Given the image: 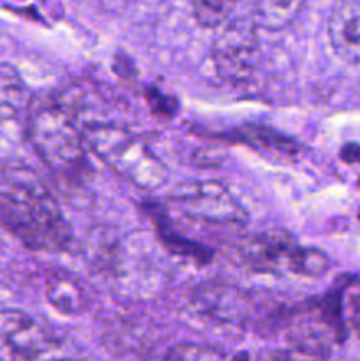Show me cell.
Returning <instances> with one entry per match:
<instances>
[{
    "label": "cell",
    "instance_id": "cell-1",
    "mask_svg": "<svg viewBox=\"0 0 360 361\" xmlns=\"http://www.w3.org/2000/svg\"><path fill=\"white\" fill-rule=\"evenodd\" d=\"M0 222L35 252H59L71 240L69 221L52 189L23 162L0 161Z\"/></svg>",
    "mask_w": 360,
    "mask_h": 361
},
{
    "label": "cell",
    "instance_id": "cell-2",
    "mask_svg": "<svg viewBox=\"0 0 360 361\" xmlns=\"http://www.w3.org/2000/svg\"><path fill=\"white\" fill-rule=\"evenodd\" d=\"M27 136L41 161L71 185H81L90 176L88 150L85 147L81 123L60 101L30 104Z\"/></svg>",
    "mask_w": 360,
    "mask_h": 361
},
{
    "label": "cell",
    "instance_id": "cell-3",
    "mask_svg": "<svg viewBox=\"0 0 360 361\" xmlns=\"http://www.w3.org/2000/svg\"><path fill=\"white\" fill-rule=\"evenodd\" d=\"M81 134L88 152L140 189L155 190L168 182V166L126 127L90 122L81 126Z\"/></svg>",
    "mask_w": 360,
    "mask_h": 361
},
{
    "label": "cell",
    "instance_id": "cell-4",
    "mask_svg": "<svg viewBox=\"0 0 360 361\" xmlns=\"http://www.w3.org/2000/svg\"><path fill=\"white\" fill-rule=\"evenodd\" d=\"M236 256L253 271L318 279L330 270V259L321 250L302 247L284 229H268L242 240Z\"/></svg>",
    "mask_w": 360,
    "mask_h": 361
},
{
    "label": "cell",
    "instance_id": "cell-5",
    "mask_svg": "<svg viewBox=\"0 0 360 361\" xmlns=\"http://www.w3.org/2000/svg\"><path fill=\"white\" fill-rule=\"evenodd\" d=\"M0 351L7 361H85L49 324L25 310H0Z\"/></svg>",
    "mask_w": 360,
    "mask_h": 361
},
{
    "label": "cell",
    "instance_id": "cell-6",
    "mask_svg": "<svg viewBox=\"0 0 360 361\" xmlns=\"http://www.w3.org/2000/svg\"><path fill=\"white\" fill-rule=\"evenodd\" d=\"M172 203L187 217L208 224H244L247 210L226 185L215 180H191L176 187L169 196Z\"/></svg>",
    "mask_w": 360,
    "mask_h": 361
},
{
    "label": "cell",
    "instance_id": "cell-7",
    "mask_svg": "<svg viewBox=\"0 0 360 361\" xmlns=\"http://www.w3.org/2000/svg\"><path fill=\"white\" fill-rule=\"evenodd\" d=\"M256 51V39L253 30L229 25L217 37L215 63L219 73L229 80H244L253 69V55Z\"/></svg>",
    "mask_w": 360,
    "mask_h": 361
},
{
    "label": "cell",
    "instance_id": "cell-8",
    "mask_svg": "<svg viewBox=\"0 0 360 361\" xmlns=\"http://www.w3.org/2000/svg\"><path fill=\"white\" fill-rule=\"evenodd\" d=\"M330 48L342 62L360 63V0H344L328 14Z\"/></svg>",
    "mask_w": 360,
    "mask_h": 361
},
{
    "label": "cell",
    "instance_id": "cell-9",
    "mask_svg": "<svg viewBox=\"0 0 360 361\" xmlns=\"http://www.w3.org/2000/svg\"><path fill=\"white\" fill-rule=\"evenodd\" d=\"M228 137H232L235 143L247 145L249 148L267 155V157L292 159L293 155L299 154V145L292 137L265 126L236 127L228 134Z\"/></svg>",
    "mask_w": 360,
    "mask_h": 361
},
{
    "label": "cell",
    "instance_id": "cell-10",
    "mask_svg": "<svg viewBox=\"0 0 360 361\" xmlns=\"http://www.w3.org/2000/svg\"><path fill=\"white\" fill-rule=\"evenodd\" d=\"M28 108V90L23 78L9 63H0V123L14 120Z\"/></svg>",
    "mask_w": 360,
    "mask_h": 361
},
{
    "label": "cell",
    "instance_id": "cell-11",
    "mask_svg": "<svg viewBox=\"0 0 360 361\" xmlns=\"http://www.w3.org/2000/svg\"><path fill=\"white\" fill-rule=\"evenodd\" d=\"M46 300L56 312L64 316H76L83 312L87 298L80 286L67 277H53L46 284Z\"/></svg>",
    "mask_w": 360,
    "mask_h": 361
},
{
    "label": "cell",
    "instance_id": "cell-12",
    "mask_svg": "<svg viewBox=\"0 0 360 361\" xmlns=\"http://www.w3.org/2000/svg\"><path fill=\"white\" fill-rule=\"evenodd\" d=\"M302 2H256L253 4V21L254 25L277 30L286 27L299 14Z\"/></svg>",
    "mask_w": 360,
    "mask_h": 361
},
{
    "label": "cell",
    "instance_id": "cell-13",
    "mask_svg": "<svg viewBox=\"0 0 360 361\" xmlns=\"http://www.w3.org/2000/svg\"><path fill=\"white\" fill-rule=\"evenodd\" d=\"M143 361H228L219 349L200 344H176Z\"/></svg>",
    "mask_w": 360,
    "mask_h": 361
},
{
    "label": "cell",
    "instance_id": "cell-14",
    "mask_svg": "<svg viewBox=\"0 0 360 361\" xmlns=\"http://www.w3.org/2000/svg\"><path fill=\"white\" fill-rule=\"evenodd\" d=\"M233 4L219 2V0H208V2H194L193 11L194 18L205 27H219L224 23L229 16V9Z\"/></svg>",
    "mask_w": 360,
    "mask_h": 361
},
{
    "label": "cell",
    "instance_id": "cell-15",
    "mask_svg": "<svg viewBox=\"0 0 360 361\" xmlns=\"http://www.w3.org/2000/svg\"><path fill=\"white\" fill-rule=\"evenodd\" d=\"M327 356L320 355L309 348H304L299 344H289L288 349L281 351H272L263 356V361H325Z\"/></svg>",
    "mask_w": 360,
    "mask_h": 361
},
{
    "label": "cell",
    "instance_id": "cell-16",
    "mask_svg": "<svg viewBox=\"0 0 360 361\" xmlns=\"http://www.w3.org/2000/svg\"><path fill=\"white\" fill-rule=\"evenodd\" d=\"M346 316H348V323L352 326L353 334L360 338V293L349 296L348 307H346Z\"/></svg>",
    "mask_w": 360,
    "mask_h": 361
}]
</instances>
